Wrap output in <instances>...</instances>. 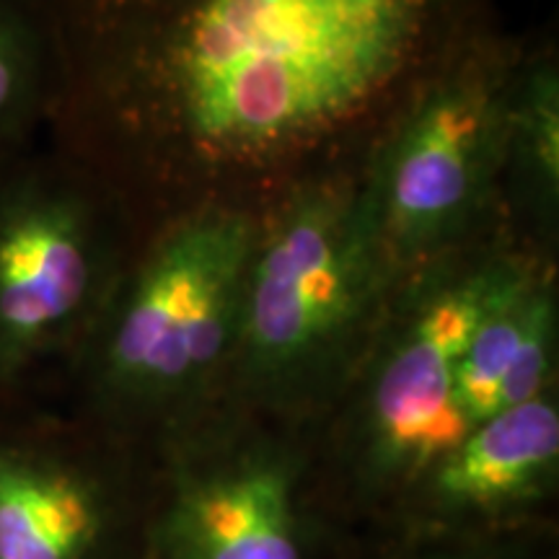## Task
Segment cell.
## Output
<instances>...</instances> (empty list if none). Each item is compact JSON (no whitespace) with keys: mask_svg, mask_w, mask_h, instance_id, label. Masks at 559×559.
Wrapping results in <instances>:
<instances>
[{"mask_svg":"<svg viewBox=\"0 0 559 559\" xmlns=\"http://www.w3.org/2000/svg\"><path fill=\"white\" fill-rule=\"evenodd\" d=\"M498 280L500 270H485L438 290L389 353L370 404L383 464L436 469L472 430L456 404V370Z\"/></svg>","mask_w":559,"mask_h":559,"instance_id":"8992f818","label":"cell"},{"mask_svg":"<svg viewBox=\"0 0 559 559\" xmlns=\"http://www.w3.org/2000/svg\"><path fill=\"white\" fill-rule=\"evenodd\" d=\"M526 138L531 158L536 171L542 174L544 185L557 187L559 177V120H557V88L555 83H539L528 96L526 109Z\"/></svg>","mask_w":559,"mask_h":559,"instance_id":"7c38bea8","label":"cell"},{"mask_svg":"<svg viewBox=\"0 0 559 559\" xmlns=\"http://www.w3.org/2000/svg\"><path fill=\"white\" fill-rule=\"evenodd\" d=\"M109 508L79 464L34 445H0V559H102Z\"/></svg>","mask_w":559,"mask_h":559,"instance_id":"52a82bcc","label":"cell"},{"mask_svg":"<svg viewBox=\"0 0 559 559\" xmlns=\"http://www.w3.org/2000/svg\"><path fill=\"white\" fill-rule=\"evenodd\" d=\"M205 158L260 164L337 130L466 0H120Z\"/></svg>","mask_w":559,"mask_h":559,"instance_id":"6da1fadb","label":"cell"},{"mask_svg":"<svg viewBox=\"0 0 559 559\" xmlns=\"http://www.w3.org/2000/svg\"><path fill=\"white\" fill-rule=\"evenodd\" d=\"M464 68L419 102L368 192L383 262L436 247L466 218L487 179L500 128L495 88Z\"/></svg>","mask_w":559,"mask_h":559,"instance_id":"277c9868","label":"cell"},{"mask_svg":"<svg viewBox=\"0 0 559 559\" xmlns=\"http://www.w3.org/2000/svg\"><path fill=\"white\" fill-rule=\"evenodd\" d=\"M549 326H555L549 290L528 277L500 272L456 370V404L469 428L495 415L508 373L528 342Z\"/></svg>","mask_w":559,"mask_h":559,"instance_id":"30bf717a","label":"cell"},{"mask_svg":"<svg viewBox=\"0 0 559 559\" xmlns=\"http://www.w3.org/2000/svg\"><path fill=\"white\" fill-rule=\"evenodd\" d=\"M254 226L234 210L181 223L138 272L102 353L109 389L160 396L194 386L239 334Z\"/></svg>","mask_w":559,"mask_h":559,"instance_id":"3957f363","label":"cell"},{"mask_svg":"<svg viewBox=\"0 0 559 559\" xmlns=\"http://www.w3.org/2000/svg\"><path fill=\"white\" fill-rule=\"evenodd\" d=\"M94 288V228L73 194L24 190L0 202V379L73 332Z\"/></svg>","mask_w":559,"mask_h":559,"instance_id":"5b68a950","label":"cell"},{"mask_svg":"<svg viewBox=\"0 0 559 559\" xmlns=\"http://www.w3.org/2000/svg\"><path fill=\"white\" fill-rule=\"evenodd\" d=\"M164 544L171 559H300L288 479L249 464L187 487Z\"/></svg>","mask_w":559,"mask_h":559,"instance_id":"ba28073f","label":"cell"},{"mask_svg":"<svg viewBox=\"0 0 559 559\" xmlns=\"http://www.w3.org/2000/svg\"><path fill=\"white\" fill-rule=\"evenodd\" d=\"M559 461V415L539 400L500 409L436 466V495L453 508H502L534 495Z\"/></svg>","mask_w":559,"mask_h":559,"instance_id":"9c48e42d","label":"cell"},{"mask_svg":"<svg viewBox=\"0 0 559 559\" xmlns=\"http://www.w3.org/2000/svg\"><path fill=\"white\" fill-rule=\"evenodd\" d=\"M34 60V24L24 0H0V122L26 91Z\"/></svg>","mask_w":559,"mask_h":559,"instance_id":"8fae6325","label":"cell"},{"mask_svg":"<svg viewBox=\"0 0 559 559\" xmlns=\"http://www.w3.org/2000/svg\"><path fill=\"white\" fill-rule=\"evenodd\" d=\"M383 264L370 198L317 187L254 243L239 334L254 373L283 379L324 358L360 317Z\"/></svg>","mask_w":559,"mask_h":559,"instance_id":"7a4b0ae2","label":"cell"}]
</instances>
